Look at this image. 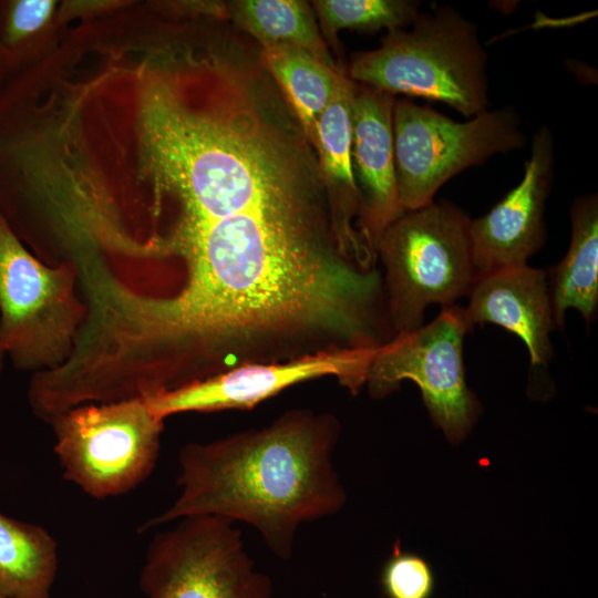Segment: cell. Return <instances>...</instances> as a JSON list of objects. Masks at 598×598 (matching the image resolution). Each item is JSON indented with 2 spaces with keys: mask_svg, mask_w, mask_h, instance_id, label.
Wrapping results in <instances>:
<instances>
[{
  "mask_svg": "<svg viewBox=\"0 0 598 598\" xmlns=\"http://www.w3.org/2000/svg\"><path fill=\"white\" fill-rule=\"evenodd\" d=\"M338 435L332 415L293 411L260 430L187 444L178 456L177 498L140 532L217 516L255 527L271 551L288 559L301 524L346 503L331 460Z\"/></svg>",
  "mask_w": 598,
  "mask_h": 598,
  "instance_id": "cell-1",
  "label": "cell"
},
{
  "mask_svg": "<svg viewBox=\"0 0 598 598\" xmlns=\"http://www.w3.org/2000/svg\"><path fill=\"white\" fill-rule=\"evenodd\" d=\"M486 62L475 25L445 6L420 13L409 29L389 31L378 48L355 53L346 72L354 83L442 102L473 117L489 104Z\"/></svg>",
  "mask_w": 598,
  "mask_h": 598,
  "instance_id": "cell-2",
  "label": "cell"
},
{
  "mask_svg": "<svg viewBox=\"0 0 598 598\" xmlns=\"http://www.w3.org/2000/svg\"><path fill=\"white\" fill-rule=\"evenodd\" d=\"M470 218L450 203L404 212L382 234L377 248L392 337L422 326L425 309L454 306L476 279L468 237Z\"/></svg>",
  "mask_w": 598,
  "mask_h": 598,
  "instance_id": "cell-3",
  "label": "cell"
},
{
  "mask_svg": "<svg viewBox=\"0 0 598 598\" xmlns=\"http://www.w3.org/2000/svg\"><path fill=\"white\" fill-rule=\"evenodd\" d=\"M78 285L71 260L45 264L0 214V337L17 370L34 374L68 360L87 315Z\"/></svg>",
  "mask_w": 598,
  "mask_h": 598,
  "instance_id": "cell-4",
  "label": "cell"
},
{
  "mask_svg": "<svg viewBox=\"0 0 598 598\" xmlns=\"http://www.w3.org/2000/svg\"><path fill=\"white\" fill-rule=\"evenodd\" d=\"M519 126L520 118L511 106L455 122L433 109L394 100L393 154L402 210L431 204L440 187L464 169L522 148L525 135Z\"/></svg>",
  "mask_w": 598,
  "mask_h": 598,
  "instance_id": "cell-5",
  "label": "cell"
},
{
  "mask_svg": "<svg viewBox=\"0 0 598 598\" xmlns=\"http://www.w3.org/2000/svg\"><path fill=\"white\" fill-rule=\"evenodd\" d=\"M48 423L64 480L93 498L132 491L156 465L164 421L143 398L78 405Z\"/></svg>",
  "mask_w": 598,
  "mask_h": 598,
  "instance_id": "cell-6",
  "label": "cell"
},
{
  "mask_svg": "<svg viewBox=\"0 0 598 598\" xmlns=\"http://www.w3.org/2000/svg\"><path fill=\"white\" fill-rule=\"evenodd\" d=\"M138 585L147 598H271L272 581L257 570L234 523L190 516L157 533Z\"/></svg>",
  "mask_w": 598,
  "mask_h": 598,
  "instance_id": "cell-7",
  "label": "cell"
},
{
  "mask_svg": "<svg viewBox=\"0 0 598 598\" xmlns=\"http://www.w3.org/2000/svg\"><path fill=\"white\" fill-rule=\"evenodd\" d=\"M470 326L464 309L442 308L427 324L396 334L377 348L367 381L373 398H383L411 380L421 390L432 421L451 443L472 430L480 404L466 384L464 338Z\"/></svg>",
  "mask_w": 598,
  "mask_h": 598,
  "instance_id": "cell-8",
  "label": "cell"
},
{
  "mask_svg": "<svg viewBox=\"0 0 598 598\" xmlns=\"http://www.w3.org/2000/svg\"><path fill=\"white\" fill-rule=\"evenodd\" d=\"M377 348H338L282 362L243 363L143 399L155 416L165 420L185 412L250 409L293 384L324 375L358 392L365 384Z\"/></svg>",
  "mask_w": 598,
  "mask_h": 598,
  "instance_id": "cell-9",
  "label": "cell"
},
{
  "mask_svg": "<svg viewBox=\"0 0 598 598\" xmlns=\"http://www.w3.org/2000/svg\"><path fill=\"white\" fill-rule=\"evenodd\" d=\"M554 168V137L540 127L532 142L524 176L484 216L470 219L468 237L477 278L527 265L545 237L544 212Z\"/></svg>",
  "mask_w": 598,
  "mask_h": 598,
  "instance_id": "cell-10",
  "label": "cell"
},
{
  "mask_svg": "<svg viewBox=\"0 0 598 598\" xmlns=\"http://www.w3.org/2000/svg\"><path fill=\"white\" fill-rule=\"evenodd\" d=\"M394 100L393 95L354 83L351 156L360 197L357 229L374 255L384 230L404 213L394 168Z\"/></svg>",
  "mask_w": 598,
  "mask_h": 598,
  "instance_id": "cell-11",
  "label": "cell"
},
{
  "mask_svg": "<svg viewBox=\"0 0 598 598\" xmlns=\"http://www.w3.org/2000/svg\"><path fill=\"white\" fill-rule=\"evenodd\" d=\"M353 95L354 82L341 69L331 97L316 122L312 147L338 246L343 255L371 268L375 255L353 224L360 206L351 156Z\"/></svg>",
  "mask_w": 598,
  "mask_h": 598,
  "instance_id": "cell-12",
  "label": "cell"
},
{
  "mask_svg": "<svg viewBox=\"0 0 598 598\" xmlns=\"http://www.w3.org/2000/svg\"><path fill=\"white\" fill-rule=\"evenodd\" d=\"M464 309L471 327L499 326L527 347L532 365H546L555 327L547 275L528 265L503 269L476 279Z\"/></svg>",
  "mask_w": 598,
  "mask_h": 598,
  "instance_id": "cell-13",
  "label": "cell"
},
{
  "mask_svg": "<svg viewBox=\"0 0 598 598\" xmlns=\"http://www.w3.org/2000/svg\"><path fill=\"white\" fill-rule=\"evenodd\" d=\"M571 240L565 257L547 275L554 322L564 327L567 310L591 321L598 305V199L577 198L570 208Z\"/></svg>",
  "mask_w": 598,
  "mask_h": 598,
  "instance_id": "cell-14",
  "label": "cell"
},
{
  "mask_svg": "<svg viewBox=\"0 0 598 598\" xmlns=\"http://www.w3.org/2000/svg\"><path fill=\"white\" fill-rule=\"evenodd\" d=\"M58 544L43 527L0 513V595L51 598Z\"/></svg>",
  "mask_w": 598,
  "mask_h": 598,
  "instance_id": "cell-15",
  "label": "cell"
},
{
  "mask_svg": "<svg viewBox=\"0 0 598 598\" xmlns=\"http://www.w3.org/2000/svg\"><path fill=\"white\" fill-rule=\"evenodd\" d=\"M226 18L259 47L291 44L326 63L332 59L311 4L299 0H235L225 4Z\"/></svg>",
  "mask_w": 598,
  "mask_h": 598,
  "instance_id": "cell-16",
  "label": "cell"
},
{
  "mask_svg": "<svg viewBox=\"0 0 598 598\" xmlns=\"http://www.w3.org/2000/svg\"><path fill=\"white\" fill-rule=\"evenodd\" d=\"M260 59L298 117L310 144L316 122L327 106L341 66H332L291 44L259 47Z\"/></svg>",
  "mask_w": 598,
  "mask_h": 598,
  "instance_id": "cell-17",
  "label": "cell"
},
{
  "mask_svg": "<svg viewBox=\"0 0 598 598\" xmlns=\"http://www.w3.org/2000/svg\"><path fill=\"white\" fill-rule=\"evenodd\" d=\"M313 11L321 33L333 47L342 29L375 32L410 27L419 17L420 2L410 0H318Z\"/></svg>",
  "mask_w": 598,
  "mask_h": 598,
  "instance_id": "cell-18",
  "label": "cell"
},
{
  "mask_svg": "<svg viewBox=\"0 0 598 598\" xmlns=\"http://www.w3.org/2000/svg\"><path fill=\"white\" fill-rule=\"evenodd\" d=\"M381 587L386 598H432L435 576L426 559L396 543L383 565Z\"/></svg>",
  "mask_w": 598,
  "mask_h": 598,
  "instance_id": "cell-19",
  "label": "cell"
},
{
  "mask_svg": "<svg viewBox=\"0 0 598 598\" xmlns=\"http://www.w3.org/2000/svg\"><path fill=\"white\" fill-rule=\"evenodd\" d=\"M6 357L7 355H6L4 348H3L1 337H0V379L3 372Z\"/></svg>",
  "mask_w": 598,
  "mask_h": 598,
  "instance_id": "cell-20",
  "label": "cell"
},
{
  "mask_svg": "<svg viewBox=\"0 0 598 598\" xmlns=\"http://www.w3.org/2000/svg\"><path fill=\"white\" fill-rule=\"evenodd\" d=\"M6 70H8V69H7V66L4 64V61H3V59H2V56L0 54V83H1V81L3 79Z\"/></svg>",
  "mask_w": 598,
  "mask_h": 598,
  "instance_id": "cell-21",
  "label": "cell"
},
{
  "mask_svg": "<svg viewBox=\"0 0 598 598\" xmlns=\"http://www.w3.org/2000/svg\"><path fill=\"white\" fill-rule=\"evenodd\" d=\"M0 598H6V597H3V596L0 595Z\"/></svg>",
  "mask_w": 598,
  "mask_h": 598,
  "instance_id": "cell-22",
  "label": "cell"
}]
</instances>
